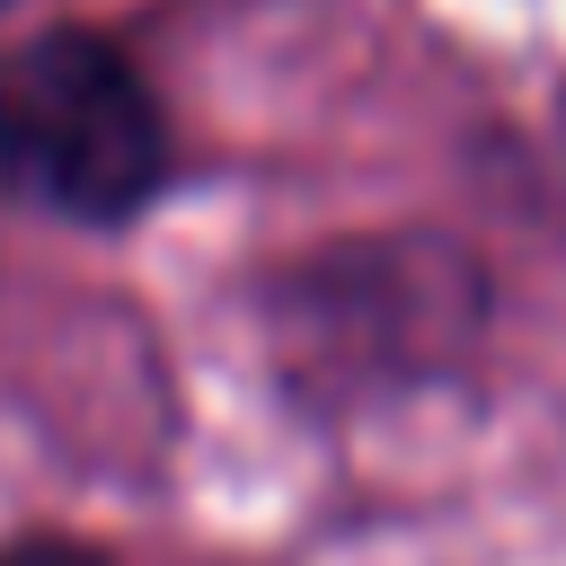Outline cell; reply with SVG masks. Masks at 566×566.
Listing matches in <instances>:
<instances>
[{
    "label": "cell",
    "mask_w": 566,
    "mask_h": 566,
    "mask_svg": "<svg viewBox=\"0 0 566 566\" xmlns=\"http://www.w3.org/2000/svg\"><path fill=\"white\" fill-rule=\"evenodd\" d=\"M0 566H106V557L80 548V539H62V531H35V539H9Z\"/></svg>",
    "instance_id": "7a4b0ae2"
},
{
    "label": "cell",
    "mask_w": 566,
    "mask_h": 566,
    "mask_svg": "<svg viewBox=\"0 0 566 566\" xmlns=\"http://www.w3.org/2000/svg\"><path fill=\"white\" fill-rule=\"evenodd\" d=\"M177 168L168 115L142 62L97 27H44L0 53V195L115 230Z\"/></svg>",
    "instance_id": "6da1fadb"
}]
</instances>
